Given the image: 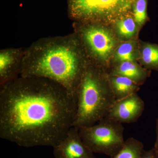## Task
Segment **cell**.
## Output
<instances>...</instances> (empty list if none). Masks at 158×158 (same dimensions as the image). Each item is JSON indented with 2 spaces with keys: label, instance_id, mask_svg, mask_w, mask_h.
I'll return each instance as SVG.
<instances>
[{
  "label": "cell",
  "instance_id": "18",
  "mask_svg": "<svg viewBox=\"0 0 158 158\" xmlns=\"http://www.w3.org/2000/svg\"><path fill=\"white\" fill-rule=\"evenodd\" d=\"M156 137L155 143L153 147L155 148L158 147V118L156 119Z\"/></svg>",
  "mask_w": 158,
  "mask_h": 158
},
{
  "label": "cell",
  "instance_id": "12",
  "mask_svg": "<svg viewBox=\"0 0 158 158\" xmlns=\"http://www.w3.org/2000/svg\"><path fill=\"white\" fill-rule=\"evenodd\" d=\"M144 151L143 143L131 137L125 140L123 147L116 155L109 158H142Z\"/></svg>",
  "mask_w": 158,
  "mask_h": 158
},
{
  "label": "cell",
  "instance_id": "6",
  "mask_svg": "<svg viewBox=\"0 0 158 158\" xmlns=\"http://www.w3.org/2000/svg\"><path fill=\"white\" fill-rule=\"evenodd\" d=\"M81 37L92 56L101 63H106L116 44L111 32L101 26L90 25L82 30Z\"/></svg>",
  "mask_w": 158,
  "mask_h": 158
},
{
  "label": "cell",
  "instance_id": "9",
  "mask_svg": "<svg viewBox=\"0 0 158 158\" xmlns=\"http://www.w3.org/2000/svg\"><path fill=\"white\" fill-rule=\"evenodd\" d=\"M18 52L12 50L1 51L0 53L1 84L20 76L22 60H17Z\"/></svg>",
  "mask_w": 158,
  "mask_h": 158
},
{
  "label": "cell",
  "instance_id": "13",
  "mask_svg": "<svg viewBox=\"0 0 158 158\" xmlns=\"http://www.w3.org/2000/svg\"><path fill=\"white\" fill-rule=\"evenodd\" d=\"M141 57L147 68L158 71V45L145 44L141 51Z\"/></svg>",
  "mask_w": 158,
  "mask_h": 158
},
{
  "label": "cell",
  "instance_id": "7",
  "mask_svg": "<svg viewBox=\"0 0 158 158\" xmlns=\"http://www.w3.org/2000/svg\"><path fill=\"white\" fill-rule=\"evenodd\" d=\"M56 158H96L83 142L78 128L73 126L66 135L53 148Z\"/></svg>",
  "mask_w": 158,
  "mask_h": 158
},
{
  "label": "cell",
  "instance_id": "8",
  "mask_svg": "<svg viewBox=\"0 0 158 158\" xmlns=\"http://www.w3.org/2000/svg\"><path fill=\"white\" fill-rule=\"evenodd\" d=\"M144 106L142 99L137 93L133 94L116 100L106 116L122 123H134L142 116Z\"/></svg>",
  "mask_w": 158,
  "mask_h": 158
},
{
  "label": "cell",
  "instance_id": "16",
  "mask_svg": "<svg viewBox=\"0 0 158 158\" xmlns=\"http://www.w3.org/2000/svg\"><path fill=\"white\" fill-rule=\"evenodd\" d=\"M133 15L138 25L143 24L147 19V0H133Z\"/></svg>",
  "mask_w": 158,
  "mask_h": 158
},
{
  "label": "cell",
  "instance_id": "19",
  "mask_svg": "<svg viewBox=\"0 0 158 158\" xmlns=\"http://www.w3.org/2000/svg\"><path fill=\"white\" fill-rule=\"evenodd\" d=\"M152 149L156 158H158V147L153 148Z\"/></svg>",
  "mask_w": 158,
  "mask_h": 158
},
{
  "label": "cell",
  "instance_id": "14",
  "mask_svg": "<svg viewBox=\"0 0 158 158\" xmlns=\"http://www.w3.org/2000/svg\"><path fill=\"white\" fill-rule=\"evenodd\" d=\"M136 22L134 18L130 16H123L117 20L116 28L118 34L125 38L132 37L135 34Z\"/></svg>",
  "mask_w": 158,
  "mask_h": 158
},
{
  "label": "cell",
  "instance_id": "1",
  "mask_svg": "<svg viewBox=\"0 0 158 158\" xmlns=\"http://www.w3.org/2000/svg\"><path fill=\"white\" fill-rule=\"evenodd\" d=\"M76 99L56 82L19 77L1 84L0 138L20 147L54 146L73 126Z\"/></svg>",
  "mask_w": 158,
  "mask_h": 158
},
{
  "label": "cell",
  "instance_id": "10",
  "mask_svg": "<svg viewBox=\"0 0 158 158\" xmlns=\"http://www.w3.org/2000/svg\"><path fill=\"white\" fill-rule=\"evenodd\" d=\"M149 72L132 61L120 62L110 72L109 74L127 77L138 85L142 84L149 75Z\"/></svg>",
  "mask_w": 158,
  "mask_h": 158
},
{
  "label": "cell",
  "instance_id": "5",
  "mask_svg": "<svg viewBox=\"0 0 158 158\" xmlns=\"http://www.w3.org/2000/svg\"><path fill=\"white\" fill-rule=\"evenodd\" d=\"M133 0H70L73 16L89 21H108L121 16L130 9Z\"/></svg>",
  "mask_w": 158,
  "mask_h": 158
},
{
  "label": "cell",
  "instance_id": "3",
  "mask_svg": "<svg viewBox=\"0 0 158 158\" xmlns=\"http://www.w3.org/2000/svg\"><path fill=\"white\" fill-rule=\"evenodd\" d=\"M76 101L73 126H91L106 117L116 101L109 74L101 67L87 65L77 89Z\"/></svg>",
  "mask_w": 158,
  "mask_h": 158
},
{
  "label": "cell",
  "instance_id": "15",
  "mask_svg": "<svg viewBox=\"0 0 158 158\" xmlns=\"http://www.w3.org/2000/svg\"><path fill=\"white\" fill-rule=\"evenodd\" d=\"M135 56V48L131 42L122 44L115 52V61L119 63L126 61L134 62Z\"/></svg>",
  "mask_w": 158,
  "mask_h": 158
},
{
  "label": "cell",
  "instance_id": "2",
  "mask_svg": "<svg viewBox=\"0 0 158 158\" xmlns=\"http://www.w3.org/2000/svg\"><path fill=\"white\" fill-rule=\"evenodd\" d=\"M73 37L52 38L37 42L26 53L20 76L51 80L76 99L77 89L87 64Z\"/></svg>",
  "mask_w": 158,
  "mask_h": 158
},
{
  "label": "cell",
  "instance_id": "4",
  "mask_svg": "<svg viewBox=\"0 0 158 158\" xmlns=\"http://www.w3.org/2000/svg\"><path fill=\"white\" fill-rule=\"evenodd\" d=\"M78 129L83 142L94 153L113 157L124 145L123 123L107 116L91 126Z\"/></svg>",
  "mask_w": 158,
  "mask_h": 158
},
{
  "label": "cell",
  "instance_id": "17",
  "mask_svg": "<svg viewBox=\"0 0 158 158\" xmlns=\"http://www.w3.org/2000/svg\"><path fill=\"white\" fill-rule=\"evenodd\" d=\"M142 158H156V157L153 152L152 149H151L148 151L144 150Z\"/></svg>",
  "mask_w": 158,
  "mask_h": 158
},
{
  "label": "cell",
  "instance_id": "11",
  "mask_svg": "<svg viewBox=\"0 0 158 158\" xmlns=\"http://www.w3.org/2000/svg\"><path fill=\"white\" fill-rule=\"evenodd\" d=\"M109 79L116 100L137 93L139 90V85L127 77L109 74Z\"/></svg>",
  "mask_w": 158,
  "mask_h": 158
}]
</instances>
